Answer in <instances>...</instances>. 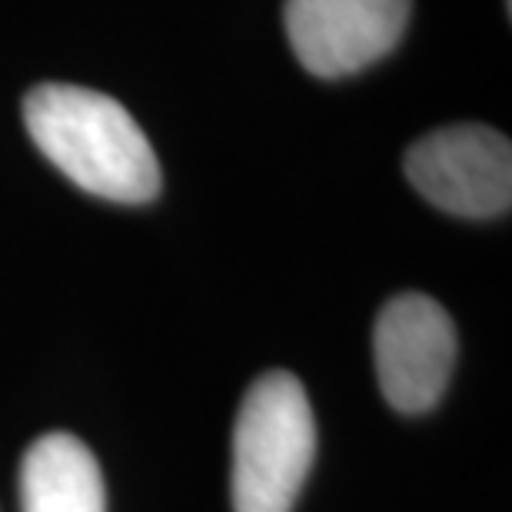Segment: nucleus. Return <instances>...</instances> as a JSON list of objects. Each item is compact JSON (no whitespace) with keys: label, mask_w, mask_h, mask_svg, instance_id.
Masks as SVG:
<instances>
[{"label":"nucleus","mask_w":512,"mask_h":512,"mask_svg":"<svg viewBox=\"0 0 512 512\" xmlns=\"http://www.w3.org/2000/svg\"><path fill=\"white\" fill-rule=\"evenodd\" d=\"M24 124L40 153L80 190L114 203H147L160 193L157 153L114 97L40 84L24 100Z\"/></svg>","instance_id":"f257e3e1"},{"label":"nucleus","mask_w":512,"mask_h":512,"mask_svg":"<svg viewBox=\"0 0 512 512\" xmlns=\"http://www.w3.org/2000/svg\"><path fill=\"white\" fill-rule=\"evenodd\" d=\"M316 456V419L303 383L273 370L256 376L233 426V512H290Z\"/></svg>","instance_id":"f03ea898"},{"label":"nucleus","mask_w":512,"mask_h":512,"mask_svg":"<svg viewBox=\"0 0 512 512\" xmlns=\"http://www.w3.org/2000/svg\"><path fill=\"white\" fill-rule=\"evenodd\" d=\"M406 177L439 210L469 220L499 217L512 203V147L493 127H443L406 150Z\"/></svg>","instance_id":"7ed1b4c3"},{"label":"nucleus","mask_w":512,"mask_h":512,"mask_svg":"<svg viewBox=\"0 0 512 512\" xmlns=\"http://www.w3.org/2000/svg\"><path fill=\"white\" fill-rule=\"evenodd\" d=\"M373 360L386 403L399 413H426L453 376L456 326L433 296L399 293L376 316Z\"/></svg>","instance_id":"20e7f679"},{"label":"nucleus","mask_w":512,"mask_h":512,"mask_svg":"<svg viewBox=\"0 0 512 512\" xmlns=\"http://www.w3.org/2000/svg\"><path fill=\"white\" fill-rule=\"evenodd\" d=\"M413 0H286L293 54L316 77H350L399 44Z\"/></svg>","instance_id":"39448f33"},{"label":"nucleus","mask_w":512,"mask_h":512,"mask_svg":"<svg viewBox=\"0 0 512 512\" xmlns=\"http://www.w3.org/2000/svg\"><path fill=\"white\" fill-rule=\"evenodd\" d=\"M20 512H107L94 453L70 433H44L20 463Z\"/></svg>","instance_id":"423d86ee"}]
</instances>
